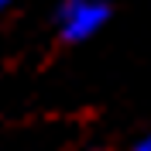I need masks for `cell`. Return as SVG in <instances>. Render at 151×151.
<instances>
[{"instance_id":"cell-1","label":"cell","mask_w":151,"mask_h":151,"mask_svg":"<svg viewBox=\"0 0 151 151\" xmlns=\"http://www.w3.org/2000/svg\"><path fill=\"white\" fill-rule=\"evenodd\" d=\"M113 0H58L55 7V31L62 45H83L110 24Z\"/></svg>"},{"instance_id":"cell-2","label":"cell","mask_w":151,"mask_h":151,"mask_svg":"<svg viewBox=\"0 0 151 151\" xmlns=\"http://www.w3.org/2000/svg\"><path fill=\"white\" fill-rule=\"evenodd\" d=\"M124 151H151V141H148V137H137L131 148H124Z\"/></svg>"},{"instance_id":"cell-3","label":"cell","mask_w":151,"mask_h":151,"mask_svg":"<svg viewBox=\"0 0 151 151\" xmlns=\"http://www.w3.org/2000/svg\"><path fill=\"white\" fill-rule=\"evenodd\" d=\"M14 4H17V0H0V14H7V10L14 7Z\"/></svg>"}]
</instances>
